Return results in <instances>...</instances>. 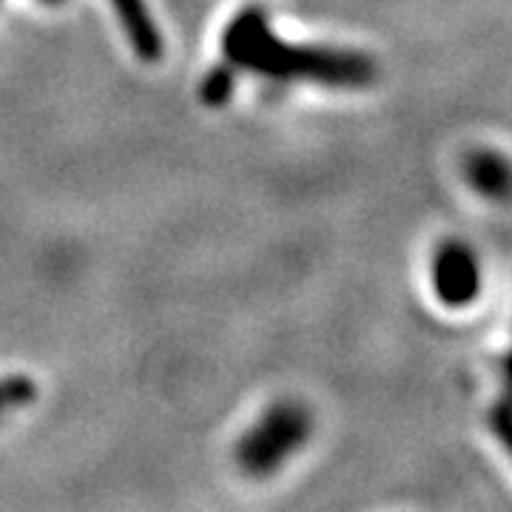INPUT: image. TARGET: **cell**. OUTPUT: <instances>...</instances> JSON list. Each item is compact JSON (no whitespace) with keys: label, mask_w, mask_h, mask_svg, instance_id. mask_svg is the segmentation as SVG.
<instances>
[{"label":"cell","mask_w":512,"mask_h":512,"mask_svg":"<svg viewBox=\"0 0 512 512\" xmlns=\"http://www.w3.org/2000/svg\"><path fill=\"white\" fill-rule=\"evenodd\" d=\"M222 60L279 83H308L336 92H362L379 80L376 60L359 49L282 40L259 6L242 9L225 26Z\"/></svg>","instance_id":"obj_1"},{"label":"cell","mask_w":512,"mask_h":512,"mask_svg":"<svg viewBox=\"0 0 512 512\" xmlns=\"http://www.w3.org/2000/svg\"><path fill=\"white\" fill-rule=\"evenodd\" d=\"M311 410L296 399H282L262 410V416L239 436L234 461L248 478H271L311 439Z\"/></svg>","instance_id":"obj_2"},{"label":"cell","mask_w":512,"mask_h":512,"mask_svg":"<svg viewBox=\"0 0 512 512\" xmlns=\"http://www.w3.org/2000/svg\"><path fill=\"white\" fill-rule=\"evenodd\" d=\"M430 288L444 308H470L484 288V271L476 251L461 239L441 242L430 256Z\"/></svg>","instance_id":"obj_3"},{"label":"cell","mask_w":512,"mask_h":512,"mask_svg":"<svg viewBox=\"0 0 512 512\" xmlns=\"http://www.w3.org/2000/svg\"><path fill=\"white\" fill-rule=\"evenodd\" d=\"M464 183L481 200L493 205L512 202V160L495 148H476L461 163Z\"/></svg>","instance_id":"obj_4"},{"label":"cell","mask_w":512,"mask_h":512,"mask_svg":"<svg viewBox=\"0 0 512 512\" xmlns=\"http://www.w3.org/2000/svg\"><path fill=\"white\" fill-rule=\"evenodd\" d=\"M114 15L120 20V29L128 37L134 55L146 63H157L163 57V35L157 29V23L148 12L146 0H109Z\"/></svg>","instance_id":"obj_5"},{"label":"cell","mask_w":512,"mask_h":512,"mask_svg":"<svg viewBox=\"0 0 512 512\" xmlns=\"http://www.w3.org/2000/svg\"><path fill=\"white\" fill-rule=\"evenodd\" d=\"M237 66H231L228 60H222L220 66H214L211 72L202 77L200 83V100L202 106H211V109H222L231 94L237 89Z\"/></svg>","instance_id":"obj_6"},{"label":"cell","mask_w":512,"mask_h":512,"mask_svg":"<svg viewBox=\"0 0 512 512\" xmlns=\"http://www.w3.org/2000/svg\"><path fill=\"white\" fill-rule=\"evenodd\" d=\"M37 399V384L26 373H6L0 376V419H6L9 413L23 410Z\"/></svg>","instance_id":"obj_7"},{"label":"cell","mask_w":512,"mask_h":512,"mask_svg":"<svg viewBox=\"0 0 512 512\" xmlns=\"http://www.w3.org/2000/svg\"><path fill=\"white\" fill-rule=\"evenodd\" d=\"M490 427H493L495 439L501 441V447L510 453L512 458V399H501L490 413Z\"/></svg>","instance_id":"obj_8"},{"label":"cell","mask_w":512,"mask_h":512,"mask_svg":"<svg viewBox=\"0 0 512 512\" xmlns=\"http://www.w3.org/2000/svg\"><path fill=\"white\" fill-rule=\"evenodd\" d=\"M501 370H504V384H507V399H512V350L504 356V362H501Z\"/></svg>","instance_id":"obj_9"},{"label":"cell","mask_w":512,"mask_h":512,"mask_svg":"<svg viewBox=\"0 0 512 512\" xmlns=\"http://www.w3.org/2000/svg\"><path fill=\"white\" fill-rule=\"evenodd\" d=\"M43 3H60V0H43Z\"/></svg>","instance_id":"obj_10"}]
</instances>
